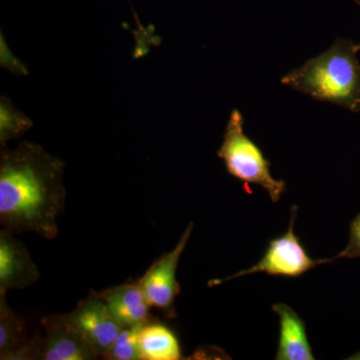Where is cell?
Returning <instances> with one entry per match:
<instances>
[{
	"label": "cell",
	"instance_id": "cell-16",
	"mask_svg": "<svg viewBox=\"0 0 360 360\" xmlns=\"http://www.w3.org/2000/svg\"><path fill=\"white\" fill-rule=\"evenodd\" d=\"M357 49H359V51H360V44H357Z\"/></svg>",
	"mask_w": 360,
	"mask_h": 360
},
{
	"label": "cell",
	"instance_id": "cell-12",
	"mask_svg": "<svg viewBox=\"0 0 360 360\" xmlns=\"http://www.w3.org/2000/svg\"><path fill=\"white\" fill-rule=\"evenodd\" d=\"M141 360H179L182 359L179 338L160 321H151L142 326L139 335Z\"/></svg>",
	"mask_w": 360,
	"mask_h": 360
},
{
	"label": "cell",
	"instance_id": "cell-2",
	"mask_svg": "<svg viewBox=\"0 0 360 360\" xmlns=\"http://www.w3.org/2000/svg\"><path fill=\"white\" fill-rule=\"evenodd\" d=\"M357 44L338 39L316 58L281 78V84L321 103L360 111V63Z\"/></svg>",
	"mask_w": 360,
	"mask_h": 360
},
{
	"label": "cell",
	"instance_id": "cell-1",
	"mask_svg": "<svg viewBox=\"0 0 360 360\" xmlns=\"http://www.w3.org/2000/svg\"><path fill=\"white\" fill-rule=\"evenodd\" d=\"M65 162L39 144L21 141L1 148L0 222L4 229L32 232L44 239L58 233V217L65 205Z\"/></svg>",
	"mask_w": 360,
	"mask_h": 360
},
{
	"label": "cell",
	"instance_id": "cell-3",
	"mask_svg": "<svg viewBox=\"0 0 360 360\" xmlns=\"http://www.w3.org/2000/svg\"><path fill=\"white\" fill-rule=\"evenodd\" d=\"M245 118L238 110L231 111L217 156L224 161L227 172L245 182L257 184L277 202L285 191L283 180L276 179L270 172V161L255 141L245 134Z\"/></svg>",
	"mask_w": 360,
	"mask_h": 360
},
{
	"label": "cell",
	"instance_id": "cell-4",
	"mask_svg": "<svg viewBox=\"0 0 360 360\" xmlns=\"http://www.w3.org/2000/svg\"><path fill=\"white\" fill-rule=\"evenodd\" d=\"M297 206H293L288 231L281 238L272 239L265 251L264 257L257 264L245 270H241L233 276L220 281H213L212 283L221 284L236 277L250 276L257 272H265L269 276L298 277L314 269L317 265L323 264V259H314L307 255L300 239L295 233V220Z\"/></svg>",
	"mask_w": 360,
	"mask_h": 360
},
{
	"label": "cell",
	"instance_id": "cell-11",
	"mask_svg": "<svg viewBox=\"0 0 360 360\" xmlns=\"http://www.w3.org/2000/svg\"><path fill=\"white\" fill-rule=\"evenodd\" d=\"M272 309L279 317L281 336L276 359L312 360L314 359L307 338L304 321L295 310L284 303H277Z\"/></svg>",
	"mask_w": 360,
	"mask_h": 360
},
{
	"label": "cell",
	"instance_id": "cell-5",
	"mask_svg": "<svg viewBox=\"0 0 360 360\" xmlns=\"http://www.w3.org/2000/svg\"><path fill=\"white\" fill-rule=\"evenodd\" d=\"M193 224L187 226L174 250L162 255L139 279V285L151 307L160 310L167 319H175V297L179 295L176 270L182 253L193 232Z\"/></svg>",
	"mask_w": 360,
	"mask_h": 360
},
{
	"label": "cell",
	"instance_id": "cell-6",
	"mask_svg": "<svg viewBox=\"0 0 360 360\" xmlns=\"http://www.w3.org/2000/svg\"><path fill=\"white\" fill-rule=\"evenodd\" d=\"M61 317L91 345L99 356L103 357L110 352L111 345L123 328L111 316L96 291H90L89 296L78 303L72 311L61 314Z\"/></svg>",
	"mask_w": 360,
	"mask_h": 360
},
{
	"label": "cell",
	"instance_id": "cell-9",
	"mask_svg": "<svg viewBox=\"0 0 360 360\" xmlns=\"http://www.w3.org/2000/svg\"><path fill=\"white\" fill-rule=\"evenodd\" d=\"M97 292V291H96ZM111 316L122 328H142L153 321L150 305L139 283H125L99 291Z\"/></svg>",
	"mask_w": 360,
	"mask_h": 360
},
{
	"label": "cell",
	"instance_id": "cell-7",
	"mask_svg": "<svg viewBox=\"0 0 360 360\" xmlns=\"http://www.w3.org/2000/svg\"><path fill=\"white\" fill-rule=\"evenodd\" d=\"M44 338L39 336L37 359L92 360L98 354L91 345L63 321L61 315H49L41 319Z\"/></svg>",
	"mask_w": 360,
	"mask_h": 360
},
{
	"label": "cell",
	"instance_id": "cell-14",
	"mask_svg": "<svg viewBox=\"0 0 360 360\" xmlns=\"http://www.w3.org/2000/svg\"><path fill=\"white\" fill-rule=\"evenodd\" d=\"M141 328H123L103 357L110 360H141L139 335Z\"/></svg>",
	"mask_w": 360,
	"mask_h": 360
},
{
	"label": "cell",
	"instance_id": "cell-8",
	"mask_svg": "<svg viewBox=\"0 0 360 360\" xmlns=\"http://www.w3.org/2000/svg\"><path fill=\"white\" fill-rule=\"evenodd\" d=\"M14 232L0 231V293L11 290H25L39 278L37 265L25 245L14 238Z\"/></svg>",
	"mask_w": 360,
	"mask_h": 360
},
{
	"label": "cell",
	"instance_id": "cell-15",
	"mask_svg": "<svg viewBox=\"0 0 360 360\" xmlns=\"http://www.w3.org/2000/svg\"><path fill=\"white\" fill-rule=\"evenodd\" d=\"M360 257V213L350 224L349 240L347 248L335 257L328 259V262L340 258H357Z\"/></svg>",
	"mask_w": 360,
	"mask_h": 360
},
{
	"label": "cell",
	"instance_id": "cell-10",
	"mask_svg": "<svg viewBox=\"0 0 360 360\" xmlns=\"http://www.w3.org/2000/svg\"><path fill=\"white\" fill-rule=\"evenodd\" d=\"M39 340V335L28 338L25 321L0 293V359H37Z\"/></svg>",
	"mask_w": 360,
	"mask_h": 360
},
{
	"label": "cell",
	"instance_id": "cell-13",
	"mask_svg": "<svg viewBox=\"0 0 360 360\" xmlns=\"http://www.w3.org/2000/svg\"><path fill=\"white\" fill-rule=\"evenodd\" d=\"M0 106V143L4 148L11 139L25 134L32 127V122L16 110L6 97H2Z\"/></svg>",
	"mask_w": 360,
	"mask_h": 360
}]
</instances>
